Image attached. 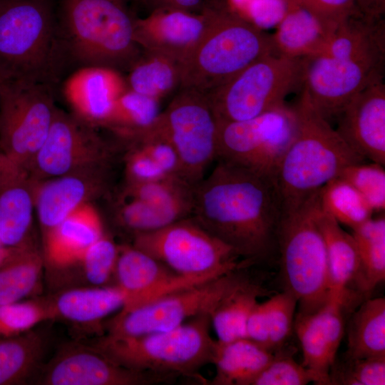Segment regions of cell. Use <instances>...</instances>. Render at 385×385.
<instances>
[{"label": "cell", "mask_w": 385, "mask_h": 385, "mask_svg": "<svg viewBox=\"0 0 385 385\" xmlns=\"http://www.w3.org/2000/svg\"><path fill=\"white\" fill-rule=\"evenodd\" d=\"M126 1H129V0H126Z\"/></svg>", "instance_id": "obj_51"}, {"label": "cell", "mask_w": 385, "mask_h": 385, "mask_svg": "<svg viewBox=\"0 0 385 385\" xmlns=\"http://www.w3.org/2000/svg\"><path fill=\"white\" fill-rule=\"evenodd\" d=\"M0 100H1V81H0Z\"/></svg>", "instance_id": "obj_50"}, {"label": "cell", "mask_w": 385, "mask_h": 385, "mask_svg": "<svg viewBox=\"0 0 385 385\" xmlns=\"http://www.w3.org/2000/svg\"><path fill=\"white\" fill-rule=\"evenodd\" d=\"M126 0H57L60 38L68 63L130 69L142 54Z\"/></svg>", "instance_id": "obj_4"}, {"label": "cell", "mask_w": 385, "mask_h": 385, "mask_svg": "<svg viewBox=\"0 0 385 385\" xmlns=\"http://www.w3.org/2000/svg\"><path fill=\"white\" fill-rule=\"evenodd\" d=\"M44 349L43 337L31 330L0 338V385L26 384L38 370Z\"/></svg>", "instance_id": "obj_31"}, {"label": "cell", "mask_w": 385, "mask_h": 385, "mask_svg": "<svg viewBox=\"0 0 385 385\" xmlns=\"http://www.w3.org/2000/svg\"><path fill=\"white\" fill-rule=\"evenodd\" d=\"M153 123L176 149L183 179L195 186L217 158V121L206 93L180 88Z\"/></svg>", "instance_id": "obj_14"}, {"label": "cell", "mask_w": 385, "mask_h": 385, "mask_svg": "<svg viewBox=\"0 0 385 385\" xmlns=\"http://www.w3.org/2000/svg\"><path fill=\"white\" fill-rule=\"evenodd\" d=\"M205 1L210 4H225V0H206Z\"/></svg>", "instance_id": "obj_49"}, {"label": "cell", "mask_w": 385, "mask_h": 385, "mask_svg": "<svg viewBox=\"0 0 385 385\" xmlns=\"http://www.w3.org/2000/svg\"><path fill=\"white\" fill-rule=\"evenodd\" d=\"M296 128L294 109L285 103L248 120L217 122L215 161L275 180Z\"/></svg>", "instance_id": "obj_11"}, {"label": "cell", "mask_w": 385, "mask_h": 385, "mask_svg": "<svg viewBox=\"0 0 385 385\" xmlns=\"http://www.w3.org/2000/svg\"><path fill=\"white\" fill-rule=\"evenodd\" d=\"M384 56L303 58L302 93L329 122L338 118L364 88L382 75Z\"/></svg>", "instance_id": "obj_15"}, {"label": "cell", "mask_w": 385, "mask_h": 385, "mask_svg": "<svg viewBox=\"0 0 385 385\" xmlns=\"http://www.w3.org/2000/svg\"><path fill=\"white\" fill-rule=\"evenodd\" d=\"M113 215L115 224L133 237L160 230L178 220L190 217L192 210L118 195Z\"/></svg>", "instance_id": "obj_33"}, {"label": "cell", "mask_w": 385, "mask_h": 385, "mask_svg": "<svg viewBox=\"0 0 385 385\" xmlns=\"http://www.w3.org/2000/svg\"><path fill=\"white\" fill-rule=\"evenodd\" d=\"M127 89L125 78L119 71L86 66L66 78L63 90L73 114L98 128L103 127L115 102Z\"/></svg>", "instance_id": "obj_22"}, {"label": "cell", "mask_w": 385, "mask_h": 385, "mask_svg": "<svg viewBox=\"0 0 385 385\" xmlns=\"http://www.w3.org/2000/svg\"><path fill=\"white\" fill-rule=\"evenodd\" d=\"M334 32L351 15L357 13L354 0H292Z\"/></svg>", "instance_id": "obj_45"}, {"label": "cell", "mask_w": 385, "mask_h": 385, "mask_svg": "<svg viewBox=\"0 0 385 385\" xmlns=\"http://www.w3.org/2000/svg\"><path fill=\"white\" fill-rule=\"evenodd\" d=\"M115 284L126 295L120 311H128L175 290L204 280L182 276L132 245H119Z\"/></svg>", "instance_id": "obj_18"}, {"label": "cell", "mask_w": 385, "mask_h": 385, "mask_svg": "<svg viewBox=\"0 0 385 385\" xmlns=\"http://www.w3.org/2000/svg\"><path fill=\"white\" fill-rule=\"evenodd\" d=\"M118 251L119 245L105 233L88 247L76 266L91 286H106L113 279Z\"/></svg>", "instance_id": "obj_39"}, {"label": "cell", "mask_w": 385, "mask_h": 385, "mask_svg": "<svg viewBox=\"0 0 385 385\" xmlns=\"http://www.w3.org/2000/svg\"><path fill=\"white\" fill-rule=\"evenodd\" d=\"M132 239V245L190 278L207 281L249 267L191 216Z\"/></svg>", "instance_id": "obj_9"}, {"label": "cell", "mask_w": 385, "mask_h": 385, "mask_svg": "<svg viewBox=\"0 0 385 385\" xmlns=\"http://www.w3.org/2000/svg\"><path fill=\"white\" fill-rule=\"evenodd\" d=\"M179 376L122 366L92 345L69 343L41 368V385H153L170 384Z\"/></svg>", "instance_id": "obj_16"}, {"label": "cell", "mask_w": 385, "mask_h": 385, "mask_svg": "<svg viewBox=\"0 0 385 385\" xmlns=\"http://www.w3.org/2000/svg\"><path fill=\"white\" fill-rule=\"evenodd\" d=\"M180 62L168 56L145 52L130 68L128 89L160 101L180 86Z\"/></svg>", "instance_id": "obj_34"}, {"label": "cell", "mask_w": 385, "mask_h": 385, "mask_svg": "<svg viewBox=\"0 0 385 385\" xmlns=\"http://www.w3.org/2000/svg\"><path fill=\"white\" fill-rule=\"evenodd\" d=\"M113 170L88 168L36 183L35 210L43 237L81 205L111 192Z\"/></svg>", "instance_id": "obj_17"}, {"label": "cell", "mask_w": 385, "mask_h": 385, "mask_svg": "<svg viewBox=\"0 0 385 385\" xmlns=\"http://www.w3.org/2000/svg\"><path fill=\"white\" fill-rule=\"evenodd\" d=\"M96 128L57 108L48 135L28 169L36 183L73 172L113 167L123 146L103 138Z\"/></svg>", "instance_id": "obj_13"}, {"label": "cell", "mask_w": 385, "mask_h": 385, "mask_svg": "<svg viewBox=\"0 0 385 385\" xmlns=\"http://www.w3.org/2000/svg\"><path fill=\"white\" fill-rule=\"evenodd\" d=\"M202 11L205 26L194 47L180 62L179 88L207 93L259 58L274 53V49L271 36L225 4L205 1Z\"/></svg>", "instance_id": "obj_5"}, {"label": "cell", "mask_w": 385, "mask_h": 385, "mask_svg": "<svg viewBox=\"0 0 385 385\" xmlns=\"http://www.w3.org/2000/svg\"><path fill=\"white\" fill-rule=\"evenodd\" d=\"M359 255L355 281L361 291L371 292L385 279V218H370L351 230Z\"/></svg>", "instance_id": "obj_35"}, {"label": "cell", "mask_w": 385, "mask_h": 385, "mask_svg": "<svg viewBox=\"0 0 385 385\" xmlns=\"http://www.w3.org/2000/svg\"><path fill=\"white\" fill-rule=\"evenodd\" d=\"M68 63L55 0H0V81L54 84Z\"/></svg>", "instance_id": "obj_3"}, {"label": "cell", "mask_w": 385, "mask_h": 385, "mask_svg": "<svg viewBox=\"0 0 385 385\" xmlns=\"http://www.w3.org/2000/svg\"><path fill=\"white\" fill-rule=\"evenodd\" d=\"M240 268L216 278L183 287L128 311L106 322L107 334L137 336L175 328L214 311L221 301L249 277Z\"/></svg>", "instance_id": "obj_10"}, {"label": "cell", "mask_w": 385, "mask_h": 385, "mask_svg": "<svg viewBox=\"0 0 385 385\" xmlns=\"http://www.w3.org/2000/svg\"><path fill=\"white\" fill-rule=\"evenodd\" d=\"M246 338L272 351L270 347L266 309L264 302H257L250 314L246 326Z\"/></svg>", "instance_id": "obj_46"}, {"label": "cell", "mask_w": 385, "mask_h": 385, "mask_svg": "<svg viewBox=\"0 0 385 385\" xmlns=\"http://www.w3.org/2000/svg\"><path fill=\"white\" fill-rule=\"evenodd\" d=\"M277 351L252 385H305L310 382L322 384L316 373L299 364L291 355Z\"/></svg>", "instance_id": "obj_41"}, {"label": "cell", "mask_w": 385, "mask_h": 385, "mask_svg": "<svg viewBox=\"0 0 385 385\" xmlns=\"http://www.w3.org/2000/svg\"><path fill=\"white\" fill-rule=\"evenodd\" d=\"M376 163H356L346 167L339 177L351 184L364 197L374 212L385 209V170Z\"/></svg>", "instance_id": "obj_40"}, {"label": "cell", "mask_w": 385, "mask_h": 385, "mask_svg": "<svg viewBox=\"0 0 385 385\" xmlns=\"http://www.w3.org/2000/svg\"><path fill=\"white\" fill-rule=\"evenodd\" d=\"M339 135L356 153L385 164V84L380 76L347 105L338 118Z\"/></svg>", "instance_id": "obj_19"}, {"label": "cell", "mask_w": 385, "mask_h": 385, "mask_svg": "<svg viewBox=\"0 0 385 385\" xmlns=\"http://www.w3.org/2000/svg\"><path fill=\"white\" fill-rule=\"evenodd\" d=\"M48 299L53 319L80 327H101L107 316L123 308L126 295L113 284L65 289Z\"/></svg>", "instance_id": "obj_25"}, {"label": "cell", "mask_w": 385, "mask_h": 385, "mask_svg": "<svg viewBox=\"0 0 385 385\" xmlns=\"http://www.w3.org/2000/svg\"><path fill=\"white\" fill-rule=\"evenodd\" d=\"M345 302L329 299L317 312L298 313L294 321L293 327L303 353L302 365L316 373L322 384H331L329 374L344 332Z\"/></svg>", "instance_id": "obj_21"}, {"label": "cell", "mask_w": 385, "mask_h": 385, "mask_svg": "<svg viewBox=\"0 0 385 385\" xmlns=\"http://www.w3.org/2000/svg\"><path fill=\"white\" fill-rule=\"evenodd\" d=\"M330 379L331 384L384 385L385 356L346 360Z\"/></svg>", "instance_id": "obj_43"}, {"label": "cell", "mask_w": 385, "mask_h": 385, "mask_svg": "<svg viewBox=\"0 0 385 385\" xmlns=\"http://www.w3.org/2000/svg\"><path fill=\"white\" fill-rule=\"evenodd\" d=\"M56 109L53 84L1 82L0 153L28 172Z\"/></svg>", "instance_id": "obj_12"}, {"label": "cell", "mask_w": 385, "mask_h": 385, "mask_svg": "<svg viewBox=\"0 0 385 385\" xmlns=\"http://www.w3.org/2000/svg\"><path fill=\"white\" fill-rule=\"evenodd\" d=\"M323 212L351 230L372 217L373 210L361 193L349 182L337 177L319 191Z\"/></svg>", "instance_id": "obj_36"}, {"label": "cell", "mask_w": 385, "mask_h": 385, "mask_svg": "<svg viewBox=\"0 0 385 385\" xmlns=\"http://www.w3.org/2000/svg\"><path fill=\"white\" fill-rule=\"evenodd\" d=\"M104 234L101 218L91 202L81 205L43 237L44 267L64 271L76 267Z\"/></svg>", "instance_id": "obj_24"}, {"label": "cell", "mask_w": 385, "mask_h": 385, "mask_svg": "<svg viewBox=\"0 0 385 385\" xmlns=\"http://www.w3.org/2000/svg\"><path fill=\"white\" fill-rule=\"evenodd\" d=\"M210 317L203 314L168 330L137 336L106 334L91 344L128 369L205 380L199 371L212 364L217 342L210 333Z\"/></svg>", "instance_id": "obj_6"}, {"label": "cell", "mask_w": 385, "mask_h": 385, "mask_svg": "<svg viewBox=\"0 0 385 385\" xmlns=\"http://www.w3.org/2000/svg\"><path fill=\"white\" fill-rule=\"evenodd\" d=\"M284 1L283 14L271 36L274 53L299 59L318 55L333 32L293 1Z\"/></svg>", "instance_id": "obj_26"}, {"label": "cell", "mask_w": 385, "mask_h": 385, "mask_svg": "<svg viewBox=\"0 0 385 385\" xmlns=\"http://www.w3.org/2000/svg\"><path fill=\"white\" fill-rule=\"evenodd\" d=\"M122 144L124 184H139L169 177L140 148L133 144Z\"/></svg>", "instance_id": "obj_44"}, {"label": "cell", "mask_w": 385, "mask_h": 385, "mask_svg": "<svg viewBox=\"0 0 385 385\" xmlns=\"http://www.w3.org/2000/svg\"><path fill=\"white\" fill-rule=\"evenodd\" d=\"M159 113V101L127 89L115 102L103 127L124 139L150 125Z\"/></svg>", "instance_id": "obj_37"}, {"label": "cell", "mask_w": 385, "mask_h": 385, "mask_svg": "<svg viewBox=\"0 0 385 385\" xmlns=\"http://www.w3.org/2000/svg\"><path fill=\"white\" fill-rule=\"evenodd\" d=\"M267 290L250 278L227 295L210 315L219 343L246 338V326L257 298Z\"/></svg>", "instance_id": "obj_32"}, {"label": "cell", "mask_w": 385, "mask_h": 385, "mask_svg": "<svg viewBox=\"0 0 385 385\" xmlns=\"http://www.w3.org/2000/svg\"><path fill=\"white\" fill-rule=\"evenodd\" d=\"M215 162L195 185L191 217L249 266L277 257L283 212L275 180Z\"/></svg>", "instance_id": "obj_1"}, {"label": "cell", "mask_w": 385, "mask_h": 385, "mask_svg": "<svg viewBox=\"0 0 385 385\" xmlns=\"http://www.w3.org/2000/svg\"><path fill=\"white\" fill-rule=\"evenodd\" d=\"M53 319L48 299H36L0 306V334L14 336Z\"/></svg>", "instance_id": "obj_38"}, {"label": "cell", "mask_w": 385, "mask_h": 385, "mask_svg": "<svg viewBox=\"0 0 385 385\" xmlns=\"http://www.w3.org/2000/svg\"><path fill=\"white\" fill-rule=\"evenodd\" d=\"M303 58L263 56L206 93L217 122L242 121L284 105L302 82Z\"/></svg>", "instance_id": "obj_8"}, {"label": "cell", "mask_w": 385, "mask_h": 385, "mask_svg": "<svg viewBox=\"0 0 385 385\" xmlns=\"http://www.w3.org/2000/svg\"><path fill=\"white\" fill-rule=\"evenodd\" d=\"M206 24L200 13L155 9L134 20V39L145 52L155 53L180 62L194 47Z\"/></svg>", "instance_id": "obj_20"}, {"label": "cell", "mask_w": 385, "mask_h": 385, "mask_svg": "<svg viewBox=\"0 0 385 385\" xmlns=\"http://www.w3.org/2000/svg\"><path fill=\"white\" fill-rule=\"evenodd\" d=\"M294 136L276 171L283 214L297 209L347 166L365 162L302 93Z\"/></svg>", "instance_id": "obj_2"}, {"label": "cell", "mask_w": 385, "mask_h": 385, "mask_svg": "<svg viewBox=\"0 0 385 385\" xmlns=\"http://www.w3.org/2000/svg\"><path fill=\"white\" fill-rule=\"evenodd\" d=\"M274 355L273 351L247 338L227 343L217 342L212 362L215 374L207 384L252 385Z\"/></svg>", "instance_id": "obj_28"}, {"label": "cell", "mask_w": 385, "mask_h": 385, "mask_svg": "<svg viewBox=\"0 0 385 385\" xmlns=\"http://www.w3.org/2000/svg\"><path fill=\"white\" fill-rule=\"evenodd\" d=\"M317 221L326 245L329 299L346 300L348 285L356 279L360 266L356 242L351 234L344 230L337 221L322 210L320 204Z\"/></svg>", "instance_id": "obj_27"}, {"label": "cell", "mask_w": 385, "mask_h": 385, "mask_svg": "<svg viewBox=\"0 0 385 385\" xmlns=\"http://www.w3.org/2000/svg\"><path fill=\"white\" fill-rule=\"evenodd\" d=\"M264 303L270 347L272 351H276L284 346L292 332L297 300L290 292L284 290Z\"/></svg>", "instance_id": "obj_42"}, {"label": "cell", "mask_w": 385, "mask_h": 385, "mask_svg": "<svg viewBox=\"0 0 385 385\" xmlns=\"http://www.w3.org/2000/svg\"><path fill=\"white\" fill-rule=\"evenodd\" d=\"M356 12L362 17L377 21L385 14V0H354Z\"/></svg>", "instance_id": "obj_48"}, {"label": "cell", "mask_w": 385, "mask_h": 385, "mask_svg": "<svg viewBox=\"0 0 385 385\" xmlns=\"http://www.w3.org/2000/svg\"><path fill=\"white\" fill-rule=\"evenodd\" d=\"M152 10L167 9L190 13H200L205 6V0H147Z\"/></svg>", "instance_id": "obj_47"}, {"label": "cell", "mask_w": 385, "mask_h": 385, "mask_svg": "<svg viewBox=\"0 0 385 385\" xmlns=\"http://www.w3.org/2000/svg\"><path fill=\"white\" fill-rule=\"evenodd\" d=\"M43 268V255L31 242L11 249L0 265V306L38 294Z\"/></svg>", "instance_id": "obj_29"}, {"label": "cell", "mask_w": 385, "mask_h": 385, "mask_svg": "<svg viewBox=\"0 0 385 385\" xmlns=\"http://www.w3.org/2000/svg\"><path fill=\"white\" fill-rule=\"evenodd\" d=\"M346 360L385 356V299L366 300L353 314L348 331Z\"/></svg>", "instance_id": "obj_30"}, {"label": "cell", "mask_w": 385, "mask_h": 385, "mask_svg": "<svg viewBox=\"0 0 385 385\" xmlns=\"http://www.w3.org/2000/svg\"><path fill=\"white\" fill-rule=\"evenodd\" d=\"M36 183L25 169L0 153V245L6 248L31 242Z\"/></svg>", "instance_id": "obj_23"}, {"label": "cell", "mask_w": 385, "mask_h": 385, "mask_svg": "<svg viewBox=\"0 0 385 385\" xmlns=\"http://www.w3.org/2000/svg\"><path fill=\"white\" fill-rule=\"evenodd\" d=\"M319 191L295 210L282 215L277 234L284 290L297 299L299 314L317 312L329 299L326 245L317 221Z\"/></svg>", "instance_id": "obj_7"}]
</instances>
